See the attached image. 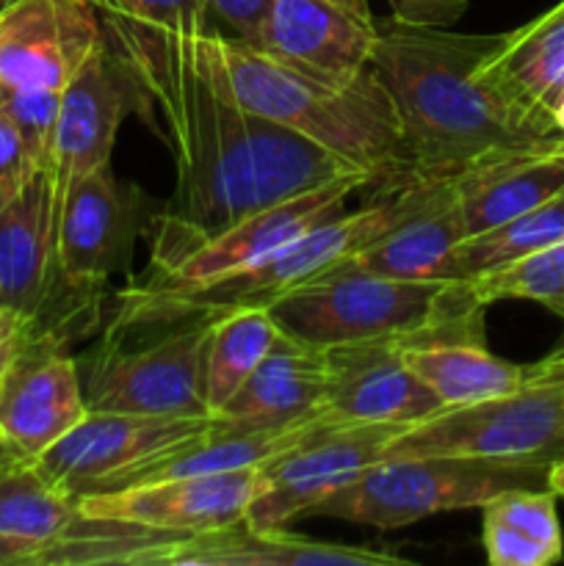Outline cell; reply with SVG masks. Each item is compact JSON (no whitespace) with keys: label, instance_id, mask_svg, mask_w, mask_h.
<instances>
[{"label":"cell","instance_id":"484cf974","mask_svg":"<svg viewBox=\"0 0 564 566\" xmlns=\"http://www.w3.org/2000/svg\"><path fill=\"white\" fill-rule=\"evenodd\" d=\"M280 337L265 307H243L210 318L202 348V396L210 418L241 390Z\"/></svg>","mask_w":564,"mask_h":566},{"label":"cell","instance_id":"9a60e30c","mask_svg":"<svg viewBox=\"0 0 564 566\" xmlns=\"http://www.w3.org/2000/svg\"><path fill=\"white\" fill-rule=\"evenodd\" d=\"M468 238L453 177L412 175L396 186L390 224L348 258L357 269L412 282H462L457 249Z\"/></svg>","mask_w":564,"mask_h":566},{"label":"cell","instance_id":"f35d334b","mask_svg":"<svg viewBox=\"0 0 564 566\" xmlns=\"http://www.w3.org/2000/svg\"><path fill=\"white\" fill-rule=\"evenodd\" d=\"M547 490L556 497H564V457L556 459L547 470Z\"/></svg>","mask_w":564,"mask_h":566},{"label":"cell","instance_id":"60d3db41","mask_svg":"<svg viewBox=\"0 0 564 566\" xmlns=\"http://www.w3.org/2000/svg\"><path fill=\"white\" fill-rule=\"evenodd\" d=\"M553 119H556L558 130L564 133V97H562V103H558V108H556V114H553Z\"/></svg>","mask_w":564,"mask_h":566},{"label":"cell","instance_id":"3957f363","mask_svg":"<svg viewBox=\"0 0 564 566\" xmlns=\"http://www.w3.org/2000/svg\"><path fill=\"white\" fill-rule=\"evenodd\" d=\"M191 48L205 75L241 108L307 138L374 182L409 177L401 125L374 70L332 81L216 28L191 36Z\"/></svg>","mask_w":564,"mask_h":566},{"label":"cell","instance_id":"d6a6232c","mask_svg":"<svg viewBox=\"0 0 564 566\" xmlns=\"http://www.w3.org/2000/svg\"><path fill=\"white\" fill-rule=\"evenodd\" d=\"M484 551L492 566H547L562 562L547 547L525 536L523 531L512 528L503 520L484 514Z\"/></svg>","mask_w":564,"mask_h":566},{"label":"cell","instance_id":"6da1fadb","mask_svg":"<svg viewBox=\"0 0 564 566\" xmlns=\"http://www.w3.org/2000/svg\"><path fill=\"white\" fill-rule=\"evenodd\" d=\"M100 17L147 94L149 122L158 114L175 155V205L160 213L166 219L188 230H219L310 188L365 175L227 97L199 66L194 33L138 25L105 11Z\"/></svg>","mask_w":564,"mask_h":566},{"label":"cell","instance_id":"f6af8a7d","mask_svg":"<svg viewBox=\"0 0 564 566\" xmlns=\"http://www.w3.org/2000/svg\"><path fill=\"white\" fill-rule=\"evenodd\" d=\"M531 376H534V374H531ZM558 376H564V374H558Z\"/></svg>","mask_w":564,"mask_h":566},{"label":"cell","instance_id":"83f0119b","mask_svg":"<svg viewBox=\"0 0 564 566\" xmlns=\"http://www.w3.org/2000/svg\"><path fill=\"white\" fill-rule=\"evenodd\" d=\"M564 238V191L547 202L492 227L468 235L457 249L459 274L464 280L495 271L501 265L542 252Z\"/></svg>","mask_w":564,"mask_h":566},{"label":"cell","instance_id":"d590c367","mask_svg":"<svg viewBox=\"0 0 564 566\" xmlns=\"http://www.w3.org/2000/svg\"><path fill=\"white\" fill-rule=\"evenodd\" d=\"M210 17L227 25L230 36L254 42L260 36L271 0H205Z\"/></svg>","mask_w":564,"mask_h":566},{"label":"cell","instance_id":"ffe728a7","mask_svg":"<svg viewBox=\"0 0 564 566\" xmlns=\"http://www.w3.org/2000/svg\"><path fill=\"white\" fill-rule=\"evenodd\" d=\"M326 412L343 423L409 426L440 412L435 392L407 368L398 337L326 348Z\"/></svg>","mask_w":564,"mask_h":566},{"label":"cell","instance_id":"8fae6325","mask_svg":"<svg viewBox=\"0 0 564 566\" xmlns=\"http://www.w3.org/2000/svg\"><path fill=\"white\" fill-rule=\"evenodd\" d=\"M213 429V418H164V415L86 412L59 442L39 453L36 468L61 492L81 501L119 490L138 468Z\"/></svg>","mask_w":564,"mask_h":566},{"label":"cell","instance_id":"7402d4cb","mask_svg":"<svg viewBox=\"0 0 564 566\" xmlns=\"http://www.w3.org/2000/svg\"><path fill=\"white\" fill-rule=\"evenodd\" d=\"M55 285V188L44 169L0 210V310L42 324Z\"/></svg>","mask_w":564,"mask_h":566},{"label":"cell","instance_id":"cb8c5ba5","mask_svg":"<svg viewBox=\"0 0 564 566\" xmlns=\"http://www.w3.org/2000/svg\"><path fill=\"white\" fill-rule=\"evenodd\" d=\"M453 186L468 235L492 230L564 191V147L470 166Z\"/></svg>","mask_w":564,"mask_h":566},{"label":"cell","instance_id":"b9f144b4","mask_svg":"<svg viewBox=\"0 0 564 566\" xmlns=\"http://www.w3.org/2000/svg\"><path fill=\"white\" fill-rule=\"evenodd\" d=\"M9 3H11V0H0V14H3L6 6H9Z\"/></svg>","mask_w":564,"mask_h":566},{"label":"cell","instance_id":"e0dca14e","mask_svg":"<svg viewBox=\"0 0 564 566\" xmlns=\"http://www.w3.org/2000/svg\"><path fill=\"white\" fill-rule=\"evenodd\" d=\"M103 42L94 0H11L0 14V86L61 92Z\"/></svg>","mask_w":564,"mask_h":566},{"label":"cell","instance_id":"4316f807","mask_svg":"<svg viewBox=\"0 0 564 566\" xmlns=\"http://www.w3.org/2000/svg\"><path fill=\"white\" fill-rule=\"evenodd\" d=\"M498 66L529 103L556 114L564 97V11L553 6L529 25L509 31Z\"/></svg>","mask_w":564,"mask_h":566},{"label":"cell","instance_id":"44dd1931","mask_svg":"<svg viewBox=\"0 0 564 566\" xmlns=\"http://www.w3.org/2000/svg\"><path fill=\"white\" fill-rule=\"evenodd\" d=\"M326 354L280 332L263 363L241 390L213 415V429L227 434L282 431L324 418Z\"/></svg>","mask_w":564,"mask_h":566},{"label":"cell","instance_id":"9c48e42d","mask_svg":"<svg viewBox=\"0 0 564 566\" xmlns=\"http://www.w3.org/2000/svg\"><path fill=\"white\" fill-rule=\"evenodd\" d=\"M208 329L210 318L182 321L142 348L103 337L81 370L88 412L210 418L202 396Z\"/></svg>","mask_w":564,"mask_h":566},{"label":"cell","instance_id":"e575fe53","mask_svg":"<svg viewBox=\"0 0 564 566\" xmlns=\"http://www.w3.org/2000/svg\"><path fill=\"white\" fill-rule=\"evenodd\" d=\"M393 20L420 28H451L468 11V0H387Z\"/></svg>","mask_w":564,"mask_h":566},{"label":"cell","instance_id":"5b68a950","mask_svg":"<svg viewBox=\"0 0 564 566\" xmlns=\"http://www.w3.org/2000/svg\"><path fill=\"white\" fill-rule=\"evenodd\" d=\"M547 470L542 464L448 453L385 457L365 468L352 484L332 492L310 517L393 531L431 514L484 509L506 490H547Z\"/></svg>","mask_w":564,"mask_h":566},{"label":"cell","instance_id":"7a4b0ae2","mask_svg":"<svg viewBox=\"0 0 564 566\" xmlns=\"http://www.w3.org/2000/svg\"><path fill=\"white\" fill-rule=\"evenodd\" d=\"M506 33H453L376 17L370 70L401 125L409 177H453L509 155L564 147V133L498 66Z\"/></svg>","mask_w":564,"mask_h":566},{"label":"cell","instance_id":"ee69618b","mask_svg":"<svg viewBox=\"0 0 564 566\" xmlns=\"http://www.w3.org/2000/svg\"><path fill=\"white\" fill-rule=\"evenodd\" d=\"M556 9H558V11H564V0H562V3H558V6H556Z\"/></svg>","mask_w":564,"mask_h":566},{"label":"cell","instance_id":"4fadbf2b","mask_svg":"<svg viewBox=\"0 0 564 566\" xmlns=\"http://www.w3.org/2000/svg\"><path fill=\"white\" fill-rule=\"evenodd\" d=\"M398 352L442 407L490 401L529 381L525 365L506 363L487 348L484 307L464 293L462 282L448 287L446 307L431 324L398 337Z\"/></svg>","mask_w":564,"mask_h":566},{"label":"cell","instance_id":"5bb4252c","mask_svg":"<svg viewBox=\"0 0 564 566\" xmlns=\"http://www.w3.org/2000/svg\"><path fill=\"white\" fill-rule=\"evenodd\" d=\"M147 94L119 50L100 44L59 97L48 175L55 197L77 177L111 164L116 133L130 114L147 116Z\"/></svg>","mask_w":564,"mask_h":566},{"label":"cell","instance_id":"ab89813d","mask_svg":"<svg viewBox=\"0 0 564 566\" xmlns=\"http://www.w3.org/2000/svg\"><path fill=\"white\" fill-rule=\"evenodd\" d=\"M17 459H25V457H20V453H17V448L11 446V442L6 440L3 431H0V473H3L9 464H14Z\"/></svg>","mask_w":564,"mask_h":566},{"label":"cell","instance_id":"ac0fdd59","mask_svg":"<svg viewBox=\"0 0 564 566\" xmlns=\"http://www.w3.org/2000/svg\"><path fill=\"white\" fill-rule=\"evenodd\" d=\"M254 479L258 470H236L130 484L81 497L77 512L166 534H202L247 520Z\"/></svg>","mask_w":564,"mask_h":566},{"label":"cell","instance_id":"30bf717a","mask_svg":"<svg viewBox=\"0 0 564 566\" xmlns=\"http://www.w3.org/2000/svg\"><path fill=\"white\" fill-rule=\"evenodd\" d=\"M401 431L404 426L343 423L326 415L296 446L260 464L247 523L285 528L291 520L310 517L332 492L385 459Z\"/></svg>","mask_w":564,"mask_h":566},{"label":"cell","instance_id":"f546056e","mask_svg":"<svg viewBox=\"0 0 564 566\" xmlns=\"http://www.w3.org/2000/svg\"><path fill=\"white\" fill-rule=\"evenodd\" d=\"M481 514L503 520L512 528L523 531L525 536L540 542L553 556H564L562 523L556 512V495L551 490H506L492 497Z\"/></svg>","mask_w":564,"mask_h":566},{"label":"cell","instance_id":"8d00e7d4","mask_svg":"<svg viewBox=\"0 0 564 566\" xmlns=\"http://www.w3.org/2000/svg\"><path fill=\"white\" fill-rule=\"evenodd\" d=\"M33 326H36L33 321L20 318V315L9 313V310H0V376L14 363L17 352L22 348L25 337L31 335Z\"/></svg>","mask_w":564,"mask_h":566},{"label":"cell","instance_id":"7bdbcfd3","mask_svg":"<svg viewBox=\"0 0 564 566\" xmlns=\"http://www.w3.org/2000/svg\"><path fill=\"white\" fill-rule=\"evenodd\" d=\"M0 111H3V86H0Z\"/></svg>","mask_w":564,"mask_h":566},{"label":"cell","instance_id":"2e32d148","mask_svg":"<svg viewBox=\"0 0 564 566\" xmlns=\"http://www.w3.org/2000/svg\"><path fill=\"white\" fill-rule=\"evenodd\" d=\"M86 412L81 368L59 332L36 324L0 376V431L20 457L36 459Z\"/></svg>","mask_w":564,"mask_h":566},{"label":"cell","instance_id":"4dcf8cb0","mask_svg":"<svg viewBox=\"0 0 564 566\" xmlns=\"http://www.w3.org/2000/svg\"><path fill=\"white\" fill-rule=\"evenodd\" d=\"M61 92L53 88H3V114L20 133L28 155L39 169H48L53 147Z\"/></svg>","mask_w":564,"mask_h":566},{"label":"cell","instance_id":"ba28073f","mask_svg":"<svg viewBox=\"0 0 564 566\" xmlns=\"http://www.w3.org/2000/svg\"><path fill=\"white\" fill-rule=\"evenodd\" d=\"M448 453L551 468L564 457V376H531L490 401L442 407L393 440L387 457Z\"/></svg>","mask_w":564,"mask_h":566},{"label":"cell","instance_id":"1f68e13d","mask_svg":"<svg viewBox=\"0 0 564 566\" xmlns=\"http://www.w3.org/2000/svg\"><path fill=\"white\" fill-rule=\"evenodd\" d=\"M100 11L105 14L122 17V20L138 22V25L160 28L169 33H208L210 11L205 0H94Z\"/></svg>","mask_w":564,"mask_h":566},{"label":"cell","instance_id":"836d02e7","mask_svg":"<svg viewBox=\"0 0 564 566\" xmlns=\"http://www.w3.org/2000/svg\"><path fill=\"white\" fill-rule=\"evenodd\" d=\"M39 171L44 169H39V166L33 164L25 144H22L20 133H17V127L11 125L9 116L0 111V210L9 202H14Z\"/></svg>","mask_w":564,"mask_h":566},{"label":"cell","instance_id":"d4e9b609","mask_svg":"<svg viewBox=\"0 0 564 566\" xmlns=\"http://www.w3.org/2000/svg\"><path fill=\"white\" fill-rule=\"evenodd\" d=\"M75 517L77 503L33 459H17L0 473V566H36Z\"/></svg>","mask_w":564,"mask_h":566},{"label":"cell","instance_id":"d6986e66","mask_svg":"<svg viewBox=\"0 0 564 566\" xmlns=\"http://www.w3.org/2000/svg\"><path fill=\"white\" fill-rule=\"evenodd\" d=\"M254 48L332 81L370 70L376 17L368 0H271Z\"/></svg>","mask_w":564,"mask_h":566},{"label":"cell","instance_id":"8992f818","mask_svg":"<svg viewBox=\"0 0 564 566\" xmlns=\"http://www.w3.org/2000/svg\"><path fill=\"white\" fill-rule=\"evenodd\" d=\"M368 186L374 182L365 175L343 177L208 232L188 230L158 216L147 274L127 287L142 293H186L236 274L318 227L321 221L343 213L346 199Z\"/></svg>","mask_w":564,"mask_h":566},{"label":"cell","instance_id":"603a6c76","mask_svg":"<svg viewBox=\"0 0 564 566\" xmlns=\"http://www.w3.org/2000/svg\"><path fill=\"white\" fill-rule=\"evenodd\" d=\"M155 566H409L385 551L310 539L288 528H254L247 520L227 528L177 536Z\"/></svg>","mask_w":564,"mask_h":566},{"label":"cell","instance_id":"277c9868","mask_svg":"<svg viewBox=\"0 0 564 566\" xmlns=\"http://www.w3.org/2000/svg\"><path fill=\"white\" fill-rule=\"evenodd\" d=\"M393 213H396V193L379 197L354 213L343 210V213L321 221L304 235L288 241L276 252L265 254L258 263L186 293H142L125 287L116 296L105 337L127 340L136 332H164L182 321L216 318V315L232 313V310H269L276 298L291 293L293 287L304 285L321 271L352 258L365 243L374 241L390 224Z\"/></svg>","mask_w":564,"mask_h":566},{"label":"cell","instance_id":"7c38bea8","mask_svg":"<svg viewBox=\"0 0 564 566\" xmlns=\"http://www.w3.org/2000/svg\"><path fill=\"white\" fill-rule=\"evenodd\" d=\"M149 202L122 186L111 164L72 180L55 197V260L70 291L88 293L130 265L133 243L147 230Z\"/></svg>","mask_w":564,"mask_h":566},{"label":"cell","instance_id":"52a82bcc","mask_svg":"<svg viewBox=\"0 0 564 566\" xmlns=\"http://www.w3.org/2000/svg\"><path fill=\"white\" fill-rule=\"evenodd\" d=\"M453 282H412L341 260L269 307L280 332L326 348L424 329L446 307Z\"/></svg>","mask_w":564,"mask_h":566},{"label":"cell","instance_id":"f1b7e54d","mask_svg":"<svg viewBox=\"0 0 564 566\" xmlns=\"http://www.w3.org/2000/svg\"><path fill=\"white\" fill-rule=\"evenodd\" d=\"M462 287L481 307L518 298L542 304L564 321V238L542 252L464 280Z\"/></svg>","mask_w":564,"mask_h":566},{"label":"cell","instance_id":"74e56055","mask_svg":"<svg viewBox=\"0 0 564 566\" xmlns=\"http://www.w3.org/2000/svg\"><path fill=\"white\" fill-rule=\"evenodd\" d=\"M529 374L534 376H558L564 374V335L558 337V343L553 346V352L545 359H540L536 365H529Z\"/></svg>","mask_w":564,"mask_h":566}]
</instances>
